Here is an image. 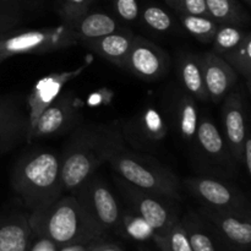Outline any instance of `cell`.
<instances>
[{
  "instance_id": "1",
  "label": "cell",
  "mask_w": 251,
  "mask_h": 251,
  "mask_svg": "<svg viewBox=\"0 0 251 251\" xmlns=\"http://www.w3.org/2000/svg\"><path fill=\"white\" fill-rule=\"evenodd\" d=\"M124 142L122 123L80 125L69 137L60 156L63 193H75L93 176L110 152Z\"/></svg>"
},
{
  "instance_id": "2",
  "label": "cell",
  "mask_w": 251,
  "mask_h": 251,
  "mask_svg": "<svg viewBox=\"0 0 251 251\" xmlns=\"http://www.w3.org/2000/svg\"><path fill=\"white\" fill-rule=\"evenodd\" d=\"M12 189L29 213L37 212L63 194L60 156L38 150L24 154L15 164Z\"/></svg>"
},
{
  "instance_id": "3",
  "label": "cell",
  "mask_w": 251,
  "mask_h": 251,
  "mask_svg": "<svg viewBox=\"0 0 251 251\" xmlns=\"http://www.w3.org/2000/svg\"><path fill=\"white\" fill-rule=\"evenodd\" d=\"M32 234L53 243L55 247L82 244L104 238L78 205L75 195L59 196L37 212L29 213Z\"/></svg>"
},
{
  "instance_id": "4",
  "label": "cell",
  "mask_w": 251,
  "mask_h": 251,
  "mask_svg": "<svg viewBox=\"0 0 251 251\" xmlns=\"http://www.w3.org/2000/svg\"><path fill=\"white\" fill-rule=\"evenodd\" d=\"M124 144L115 147L107 159L118 176L140 190L179 202L181 200L180 181L176 174L153 157L131 151Z\"/></svg>"
},
{
  "instance_id": "5",
  "label": "cell",
  "mask_w": 251,
  "mask_h": 251,
  "mask_svg": "<svg viewBox=\"0 0 251 251\" xmlns=\"http://www.w3.org/2000/svg\"><path fill=\"white\" fill-rule=\"evenodd\" d=\"M78 44L68 24L29 31H14L0 34V63L7 58L29 54H46Z\"/></svg>"
},
{
  "instance_id": "6",
  "label": "cell",
  "mask_w": 251,
  "mask_h": 251,
  "mask_svg": "<svg viewBox=\"0 0 251 251\" xmlns=\"http://www.w3.org/2000/svg\"><path fill=\"white\" fill-rule=\"evenodd\" d=\"M74 194L90 222L103 237L108 233L123 235V211L102 179L91 176Z\"/></svg>"
},
{
  "instance_id": "7",
  "label": "cell",
  "mask_w": 251,
  "mask_h": 251,
  "mask_svg": "<svg viewBox=\"0 0 251 251\" xmlns=\"http://www.w3.org/2000/svg\"><path fill=\"white\" fill-rule=\"evenodd\" d=\"M117 181L134 212L152 228L154 235H163L179 220L176 201L140 190L120 178H117Z\"/></svg>"
},
{
  "instance_id": "8",
  "label": "cell",
  "mask_w": 251,
  "mask_h": 251,
  "mask_svg": "<svg viewBox=\"0 0 251 251\" xmlns=\"http://www.w3.org/2000/svg\"><path fill=\"white\" fill-rule=\"evenodd\" d=\"M185 188L205 207L250 213L249 202L244 194L227 181L210 176H195L186 179Z\"/></svg>"
},
{
  "instance_id": "9",
  "label": "cell",
  "mask_w": 251,
  "mask_h": 251,
  "mask_svg": "<svg viewBox=\"0 0 251 251\" xmlns=\"http://www.w3.org/2000/svg\"><path fill=\"white\" fill-rule=\"evenodd\" d=\"M200 216L229 251H250L251 217L250 213L213 210L202 206Z\"/></svg>"
},
{
  "instance_id": "10",
  "label": "cell",
  "mask_w": 251,
  "mask_h": 251,
  "mask_svg": "<svg viewBox=\"0 0 251 251\" xmlns=\"http://www.w3.org/2000/svg\"><path fill=\"white\" fill-rule=\"evenodd\" d=\"M80 119L77 100L71 92H61L33 123L27 132V142L59 136L75 126Z\"/></svg>"
},
{
  "instance_id": "11",
  "label": "cell",
  "mask_w": 251,
  "mask_h": 251,
  "mask_svg": "<svg viewBox=\"0 0 251 251\" xmlns=\"http://www.w3.org/2000/svg\"><path fill=\"white\" fill-rule=\"evenodd\" d=\"M169 68L171 59L164 49L149 39L135 36L124 69L142 80L157 81L166 77Z\"/></svg>"
},
{
  "instance_id": "12",
  "label": "cell",
  "mask_w": 251,
  "mask_h": 251,
  "mask_svg": "<svg viewBox=\"0 0 251 251\" xmlns=\"http://www.w3.org/2000/svg\"><path fill=\"white\" fill-rule=\"evenodd\" d=\"M222 102L223 137L233 159L239 164L243 162L245 139L250 134L247 102L239 92L234 91H232Z\"/></svg>"
},
{
  "instance_id": "13",
  "label": "cell",
  "mask_w": 251,
  "mask_h": 251,
  "mask_svg": "<svg viewBox=\"0 0 251 251\" xmlns=\"http://www.w3.org/2000/svg\"><path fill=\"white\" fill-rule=\"evenodd\" d=\"M124 142H130L137 149H152L167 135L164 118L156 108H146L139 115L122 124Z\"/></svg>"
},
{
  "instance_id": "14",
  "label": "cell",
  "mask_w": 251,
  "mask_h": 251,
  "mask_svg": "<svg viewBox=\"0 0 251 251\" xmlns=\"http://www.w3.org/2000/svg\"><path fill=\"white\" fill-rule=\"evenodd\" d=\"M196 146L205 161L225 172H233L234 163L223 134L208 117L199 118L195 134Z\"/></svg>"
},
{
  "instance_id": "15",
  "label": "cell",
  "mask_w": 251,
  "mask_h": 251,
  "mask_svg": "<svg viewBox=\"0 0 251 251\" xmlns=\"http://www.w3.org/2000/svg\"><path fill=\"white\" fill-rule=\"evenodd\" d=\"M200 56L208 100L215 103L222 102L234 91L239 75L222 56L213 51H206Z\"/></svg>"
},
{
  "instance_id": "16",
  "label": "cell",
  "mask_w": 251,
  "mask_h": 251,
  "mask_svg": "<svg viewBox=\"0 0 251 251\" xmlns=\"http://www.w3.org/2000/svg\"><path fill=\"white\" fill-rule=\"evenodd\" d=\"M86 65L80 66L74 71L60 74H51L38 80L27 97V114H28V129L33 125L38 115L54 102L63 92L66 82L73 80L85 69ZM28 132V131H27Z\"/></svg>"
},
{
  "instance_id": "17",
  "label": "cell",
  "mask_w": 251,
  "mask_h": 251,
  "mask_svg": "<svg viewBox=\"0 0 251 251\" xmlns=\"http://www.w3.org/2000/svg\"><path fill=\"white\" fill-rule=\"evenodd\" d=\"M28 114L20 103L0 98V152L7 151L20 140L27 137Z\"/></svg>"
},
{
  "instance_id": "18",
  "label": "cell",
  "mask_w": 251,
  "mask_h": 251,
  "mask_svg": "<svg viewBox=\"0 0 251 251\" xmlns=\"http://www.w3.org/2000/svg\"><path fill=\"white\" fill-rule=\"evenodd\" d=\"M134 38L135 36L130 31L117 29L113 33L100 37L95 41L86 42L83 46L95 51L100 58L124 69Z\"/></svg>"
},
{
  "instance_id": "19",
  "label": "cell",
  "mask_w": 251,
  "mask_h": 251,
  "mask_svg": "<svg viewBox=\"0 0 251 251\" xmlns=\"http://www.w3.org/2000/svg\"><path fill=\"white\" fill-rule=\"evenodd\" d=\"M32 237L28 216H0V251H29Z\"/></svg>"
},
{
  "instance_id": "20",
  "label": "cell",
  "mask_w": 251,
  "mask_h": 251,
  "mask_svg": "<svg viewBox=\"0 0 251 251\" xmlns=\"http://www.w3.org/2000/svg\"><path fill=\"white\" fill-rule=\"evenodd\" d=\"M176 71H178L181 87L185 92L201 102L210 100L205 87L200 54H179L178 61H176Z\"/></svg>"
},
{
  "instance_id": "21",
  "label": "cell",
  "mask_w": 251,
  "mask_h": 251,
  "mask_svg": "<svg viewBox=\"0 0 251 251\" xmlns=\"http://www.w3.org/2000/svg\"><path fill=\"white\" fill-rule=\"evenodd\" d=\"M75 33L78 43L95 41V39L113 33L118 28V24L113 17L103 12L82 15L80 19L68 24Z\"/></svg>"
},
{
  "instance_id": "22",
  "label": "cell",
  "mask_w": 251,
  "mask_h": 251,
  "mask_svg": "<svg viewBox=\"0 0 251 251\" xmlns=\"http://www.w3.org/2000/svg\"><path fill=\"white\" fill-rule=\"evenodd\" d=\"M173 113L174 123L176 124L180 136L189 142L194 141L199 123L195 98L184 90L180 91L174 100Z\"/></svg>"
},
{
  "instance_id": "23",
  "label": "cell",
  "mask_w": 251,
  "mask_h": 251,
  "mask_svg": "<svg viewBox=\"0 0 251 251\" xmlns=\"http://www.w3.org/2000/svg\"><path fill=\"white\" fill-rule=\"evenodd\" d=\"M181 221L193 251H218L217 239L200 213L189 212Z\"/></svg>"
},
{
  "instance_id": "24",
  "label": "cell",
  "mask_w": 251,
  "mask_h": 251,
  "mask_svg": "<svg viewBox=\"0 0 251 251\" xmlns=\"http://www.w3.org/2000/svg\"><path fill=\"white\" fill-rule=\"evenodd\" d=\"M249 32L237 25H218L213 37V53L223 56L237 48Z\"/></svg>"
},
{
  "instance_id": "25",
  "label": "cell",
  "mask_w": 251,
  "mask_h": 251,
  "mask_svg": "<svg viewBox=\"0 0 251 251\" xmlns=\"http://www.w3.org/2000/svg\"><path fill=\"white\" fill-rule=\"evenodd\" d=\"M230 66L235 70V73L247 82L248 88H250L251 78V34H247L244 41L235 49L222 56Z\"/></svg>"
},
{
  "instance_id": "26",
  "label": "cell",
  "mask_w": 251,
  "mask_h": 251,
  "mask_svg": "<svg viewBox=\"0 0 251 251\" xmlns=\"http://www.w3.org/2000/svg\"><path fill=\"white\" fill-rule=\"evenodd\" d=\"M184 28L190 36L202 43H211L213 41L218 24L210 16H196V15L183 14L180 17Z\"/></svg>"
},
{
  "instance_id": "27",
  "label": "cell",
  "mask_w": 251,
  "mask_h": 251,
  "mask_svg": "<svg viewBox=\"0 0 251 251\" xmlns=\"http://www.w3.org/2000/svg\"><path fill=\"white\" fill-rule=\"evenodd\" d=\"M152 240L161 251H193L180 218L163 235H154Z\"/></svg>"
},
{
  "instance_id": "28",
  "label": "cell",
  "mask_w": 251,
  "mask_h": 251,
  "mask_svg": "<svg viewBox=\"0 0 251 251\" xmlns=\"http://www.w3.org/2000/svg\"><path fill=\"white\" fill-rule=\"evenodd\" d=\"M208 16L221 25H237L243 24V17L235 10L230 0H206Z\"/></svg>"
},
{
  "instance_id": "29",
  "label": "cell",
  "mask_w": 251,
  "mask_h": 251,
  "mask_svg": "<svg viewBox=\"0 0 251 251\" xmlns=\"http://www.w3.org/2000/svg\"><path fill=\"white\" fill-rule=\"evenodd\" d=\"M123 235L130 237L137 242H146L153 239L154 232L135 212H123Z\"/></svg>"
},
{
  "instance_id": "30",
  "label": "cell",
  "mask_w": 251,
  "mask_h": 251,
  "mask_svg": "<svg viewBox=\"0 0 251 251\" xmlns=\"http://www.w3.org/2000/svg\"><path fill=\"white\" fill-rule=\"evenodd\" d=\"M144 21L147 26L158 33H166L173 26L172 17L158 6H150L144 11Z\"/></svg>"
},
{
  "instance_id": "31",
  "label": "cell",
  "mask_w": 251,
  "mask_h": 251,
  "mask_svg": "<svg viewBox=\"0 0 251 251\" xmlns=\"http://www.w3.org/2000/svg\"><path fill=\"white\" fill-rule=\"evenodd\" d=\"M115 9L124 21H135L139 16V5L136 0H117Z\"/></svg>"
},
{
  "instance_id": "32",
  "label": "cell",
  "mask_w": 251,
  "mask_h": 251,
  "mask_svg": "<svg viewBox=\"0 0 251 251\" xmlns=\"http://www.w3.org/2000/svg\"><path fill=\"white\" fill-rule=\"evenodd\" d=\"M66 2H68V6L64 11V19L66 24L74 22L86 14V5L88 0H66Z\"/></svg>"
},
{
  "instance_id": "33",
  "label": "cell",
  "mask_w": 251,
  "mask_h": 251,
  "mask_svg": "<svg viewBox=\"0 0 251 251\" xmlns=\"http://www.w3.org/2000/svg\"><path fill=\"white\" fill-rule=\"evenodd\" d=\"M19 21V16L16 14L0 7V34L16 29Z\"/></svg>"
},
{
  "instance_id": "34",
  "label": "cell",
  "mask_w": 251,
  "mask_h": 251,
  "mask_svg": "<svg viewBox=\"0 0 251 251\" xmlns=\"http://www.w3.org/2000/svg\"><path fill=\"white\" fill-rule=\"evenodd\" d=\"M184 14L196 15V16H208L206 0H183Z\"/></svg>"
},
{
  "instance_id": "35",
  "label": "cell",
  "mask_w": 251,
  "mask_h": 251,
  "mask_svg": "<svg viewBox=\"0 0 251 251\" xmlns=\"http://www.w3.org/2000/svg\"><path fill=\"white\" fill-rule=\"evenodd\" d=\"M87 251H123V249L115 243L104 242V238H100L88 243Z\"/></svg>"
},
{
  "instance_id": "36",
  "label": "cell",
  "mask_w": 251,
  "mask_h": 251,
  "mask_svg": "<svg viewBox=\"0 0 251 251\" xmlns=\"http://www.w3.org/2000/svg\"><path fill=\"white\" fill-rule=\"evenodd\" d=\"M242 164L244 166L248 176L251 174V137L250 134L248 135L244 142V149H243V162Z\"/></svg>"
},
{
  "instance_id": "37",
  "label": "cell",
  "mask_w": 251,
  "mask_h": 251,
  "mask_svg": "<svg viewBox=\"0 0 251 251\" xmlns=\"http://www.w3.org/2000/svg\"><path fill=\"white\" fill-rule=\"evenodd\" d=\"M29 251H58V247H55L49 240L43 239V238H38L34 244H31Z\"/></svg>"
},
{
  "instance_id": "38",
  "label": "cell",
  "mask_w": 251,
  "mask_h": 251,
  "mask_svg": "<svg viewBox=\"0 0 251 251\" xmlns=\"http://www.w3.org/2000/svg\"><path fill=\"white\" fill-rule=\"evenodd\" d=\"M58 251H87V244H74V245H66V247L58 248Z\"/></svg>"
},
{
  "instance_id": "39",
  "label": "cell",
  "mask_w": 251,
  "mask_h": 251,
  "mask_svg": "<svg viewBox=\"0 0 251 251\" xmlns=\"http://www.w3.org/2000/svg\"><path fill=\"white\" fill-rule=\"evenodd\" d=\"M137 251H152V250H151V249H149V248L139 247V248H137Z\"/></svg>"
}]
</instances>
